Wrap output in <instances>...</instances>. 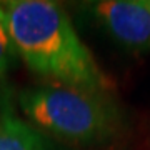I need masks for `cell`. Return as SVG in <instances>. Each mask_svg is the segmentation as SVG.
Returning a JSON list of instances; mask_svg holds the SVG:
<instances>
[{
	"instance_id": "3957f363",
	"label": "cell",
	"mask_w": 150,
	"mask_h": 150,
	"mask_svg": "<svg viewBox=\"0 0 150 150\" xmlns=\"http://www.w3.org/2000/svg\"><path fill=\"white\" fill-rule=\"evenodd\" d=\"M93 13L122 47L132 52L150 50V2L105 0L93 5Z\"/></svg>"
},
{
	"instance_id": "5b68a950",
	"label": "cell",
	"mask_w": 150,
	"mask_h": 150,
	"mask_svg": "<svg viewBox=\"0 0 150 150\" xmlns=\"http://www.w3.org/2000/svg\"><path fill=\"white\" fill-rule=\"evenodd\" d=\"M12 38L8 32V23H7V13L0 8V75L5 72L8 65V57L12 50Z\"/></svg>"
},
{
	"instance_id": "6da1fadb",
	"label": "cell",
	"mask_w": 150,
	"mask_h": 150,
	"mask_svg": "<svg viewBox=\"0 0 150 150\" xmlns=\"http://www.w3.org/2000/svg\"><path fill=\"white\" fill-rule=\"evenodd\" d=\"M5 13L12 43L35 74L60 85L103 90L102 72L59 4L17 0Z\"/></svg>"
},
{
	"instance_id": "277c9868",
	"label": "cell",
	"mask_w": 150,
	"mask_h": 150,
	"mask_svg": "<svg viewBox=\"0 0 150 150\" xmlns=\"http://www.w3.org/2000/svg\"><path fill=\"white\" fill-rule=\"evenodd\" d=\"M0 150H40L37 135L13 115L0 118Z\"/></svg>"
},
{
	"instance_id": "7a4b0ae2",
	"label": "cell",
	"mask_w": 150,
	"mask_h": 150,
	"mask_svg": "<svg viewBox=\"0 0 150 150\" xmlns=\"http://www.w3.org/2000/svg\"><path fill=\"white\" fill-rule=\"evenodd\" d=\"M20 105L32 122L72 142L100 139L113 123V110L102 92L88 88L42 87L25 92Z\"/></svg>"
}]
</instances>
